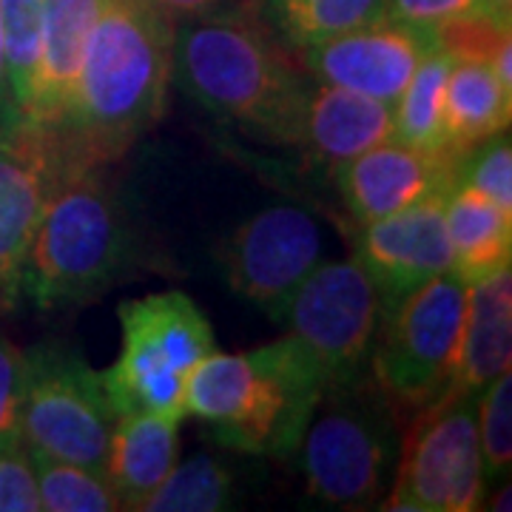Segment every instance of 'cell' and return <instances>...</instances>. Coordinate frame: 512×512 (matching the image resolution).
I'll return each instance as SVG.
<instances>
[{"instance_id": "1", "label": "cell", "mask_w": 512, "mask_h": 512, "mask_svg": "<svg viewBox=\"0 0 512 512\" xmlns=\"http://www.w3.org/2000/svg\"><path fill=\"white\" fill-rule=\"evenodd\" d=\"M174 83V20L151 0H100L60 140L74 168L120 160L163 120Z\"/></svg>"}, {"instance_id": "2", "label": "cell", "mask_w": 512, "mask_h": 512, "mask_svg": "<svg viewBox=\"0 0 512 512\" xmlns=\"http://www.w3.org/2000/svg\"><path fill=\"white\" fill-rule=\"evenodd\" d=\"M174 80L202 109L274 146H299L311 83L291 49L242 9L174 23Z\"/></svg>"}, {"instance_id": "3", "label": "cell", "mask_w": 512, "mask_h": 512, "mask_svg": "<svg viewBox=\"0 0 512 512\" xmlns=\"http://www.w3.org/2000/svg\"><path fill=\"white\" fill-rule=\"evenodd\" d=\"M322 393L311 353L285 333L245 353L205 356L188 373L183 404L185 416L200 419L225 450L291 461Z\"/></svg>"}, {"instance_id": "4", "label": "cell", "mask_w": 512, "mask_h": 512, "mask_svg": "<svg viewBox=\"0 0 512 512\" xmlns=\"http://www.w3.org/2000/svg\"><path fill=\"white\" fill-rule=\"evenodd\" d=\"M131 254V225L103 165L74 168L37 225L20 299L43 313L89 305L120 279Z\"/></svg>"}, {"instance_id": "5", "label": "cell", "mask_w": 512, "mask_h": 512, "mask_svg": "<svg viewBox=\"0 0 512 512\" xmlns=\"http://www.w3.org/2000/svg\"><path fill=\"white\" fill-rule=\"evenodd\" d=\"M402 450V419L365 373L328 387L299 444L308 495L330 510H382Z\"/></svg>"}, {"instance_id": "6", "label": "cell", "mask_w": 512, "mask_h": 512, "mask_svg": "<svg viewBox=\"0 0 512 512\" xmlns=\"http://www.w3.org/2000/svg\"><path fill=\"white\" fill-rule=\"evenodd\" d=\"M120 356L100 370L114 413H171L185 419L188 373L217 348L202 308L183 291L120 302Z\"/></svg>"}, {"instance_id": "7", "label": "cell", "mask_w": 512, "mask_h": 512, "mask_svg": "<svg viewBox=\"0 0 512 512\" xmlns=\"http://www.w3.org/2000/svg\"><path fill=\"white\" fill-rule=\"evenodd\" d=\"M467 285L453 271L379 313L367 373L402 416H416L450 387L461 353Z\"/></svg>"}, {"instance_id": "8", "label": "cell", "mask_w": 512, "mask_h": 512, "mask_svg": "<svg viewBox=\"0 0 512 512\" xmlns=\"http://www.w3.org/2000/svg\"><path fill=\"white\" fill-rule=\"evenodd\" d=\"M117 413L94 370L66 342L26 350L20 436L26 450L72 461L106 476V456Z\"/></svg>"}, {"instance_id": "9", "label": "cell", "mask_w": 512, "mask_h": 512, "mask_svg": "<svg viewBox=\"0 0 512 512\" xmlns=\"http://www.w3.org/2000/svg\"><path fill=\"white\" fill-rule=\"evenodd\" d=\"M476 402L473 393L444 390L413 416L382 510L473 512L481 507L487 481Z\"/></svg>"}, {"instance_id": "10", "label": "cell", "mask_w": 512, "mask_h": 512, "mask_svg": "<svg viewBox=\"0 0 512 512\" xmlns=\"http://www.w3.org/2000/svg\"><path fill=\"white\" fill-rule=\"evenodd\" d=\"M379 313L376 285L353 256L322 259L291 296L282 325L311 353L328 390L367 373Z\"/></svg>"}, {"instance_id": "11", "label": "cell", "mask_w": 512, "mask_h": 512, "mask_svg": "<svg viewBox=\"0 0 512 512\" xmlns=\"http://www.w3.org/2000/svg\"><path fill=\"white\" fill-rule=\"evenodd\" d=\"M222 279L271 322H282L291 296L322 262V231L296 205L259 211L214 248Z\"/></svg>"}, {"instance_id": "12", "label": "cell", "mask_w": 512, "mask_h": 512, "mask_svg": "<svg viewBox=\"0 0 512 512\" xmlns=\"http://www.w3.org/2000/svg\"><path fill=\"white\" fill-rule=\"evenodd\" d=\"M74 171L60 134L35 123L0 131V313L20 305L26 256L43 211Z\"/></svg>"}, {"instance_id": "13", "label": "cell", "mask_w": 512, "mask_h": 512, "mask_svg": "<svg viewBox=\"0 0 512 512\" xmlns=\"http://www.w3.org/2000/svg\"><path fill=\"white\" fill-rule=\"evenodd\" d=\"M436 52V29L382 18L302 49V60L313 80L393 106L416 69Z\"/></svg>"}, {"instance_id": "14", "label": "cell", "mask_w": 512, "mask_h": 512, "mask_svg": "<svg viewBox=\"0 0 512 512\" xmlns=\"http://www.w3.org/2000/svg\"><path fill=\"white\" fill-rule=\"evenodd\" d=\"M447 194L450 191L433 194L399 214L359 225L353 259L373 279L382 311L450 271V239L444 225Z\"/></svg>"}, {"instance_id": "15", "label": "cell", "mask_w": 512, "mask_h": 512, "mask_svg": "<svg viewBox=\"0 0 512 512\" xmlns=\"http://www.w3.org/2000/svg\"><path fill=\"white\" fill-rule=\"evenodd\" d=\"M461 160L464 157L453 151H424L387 140L336 165L330 174L353 222L370 225L433 194L450 191L458 183Z\"/></svg>"}, {"instance_id": "16", "label": "cell", "mask_w": 512, "mask_h": 512, "mask_svg": "<svg viewBox=\"0 0 512 512\" xmlns=\"http://www.w3.org/2000/svg\"><path fill=\"white\" fill-rule=\"evenodd\" d=\"M100 12V0H43V35L35 97L26 123L60 131L74 106L86 40Z\"/></svg>"}, {"instance_id": "17", "label": "cell", "mask_w": 512, "mask_h": 512, "mask_svg": "<svg viewBox=\"0 0 512 512\" xmlns=\"http://www.w3.org/2000/svg\"><path fill=\"white\" fill-rule=\"evenodd\" d=\"M393 140V106L350 89L311 83L302 143L308 160L333 171L367 148Z\"/></svg>"}, {"instance_id": "18", "label": "cell", "mask_w": 512, "mask_h": 512, "mask_svg": "<svg viewBox=\"0 0 512 512\" xmlns=\"http://www.w3.org/2000/svg\"><path fill=\"white\" fill-rule=\"evenodd\" d=\"M180 424L171 413H120L114 421L106 456V481L120 510L143 507L163 478L180 461Z\"/></svg>"}, {"instance_id": "19", "label": "cell", "mask_w": 512, "mask_h": 512, "mask_svg": "<svg viewBox=\"0 0 512 512\" xmlns=\"http://www.w3.org/2000/svg\"><path fill=\"white\" fill-rule=\"evenodd\" d=\"M512 359V274L487 276L467 285V311L461 330L456 376L447 390L478 396Z\"/></svg>"}, {"instance_id": "20", "label": "cell", "mask_w": 512, "mask_h": 512, "mask_svg": "<svg viewBox=\"0 0 512 512\" xmlns=\"http://www.w3.org/2000/svg\"><path fill=\"white\" fill-rule=\"evenodd\" d=\"M450 271L473 285L507 271L512 262V214L458 180L444 200Z\"/></svg>"}, {"instance_id": "21", "label": "cell", "mask_w": 512, "mask_h": 512, "mask_svg": "<svg viewBox=\"0 0 512 512\" xmlns=\"http://www.w3.org/2000/svg\"><path fill=\"white\" fill-rule=\"evenodd\" d=\"M512 120V92H507L487 63L450 66L444 86V128L447 146L464 157L478 143L507 131Z\"/></svg>"}, {"instance_id": "22", "label": "cell", "mask_w": 512, "mask_h": 512, "mask_svg": "<svg viewBox=\"0 0 512 512\" xmlns=\"http://www.w3.org/2000/svg\"><path fill=\"white\" fill-rule=\"evenodd\" d=\"M384 0H265L262 20L288 49H308L382 20Z\"/></svg>"}, {"instance_id": "23", "label": "cell", "mask_w": 512, "mask_h": 512, "mask_svg": "<svg viewBox=\"0 0 512 512\" xmlns=\"http://www.w3.org/2000/svg\"><path fill=\"white\" fill-rule=\"evenodd\" d=\"M450 66L453 60L436 52L416 69L393 103V140L424 151H450L444 128V86Z\"/></svg>"}, {"instance_id": "24", "label": "cell", "mask_w": 512, "mask_h": 512, "mask_svg": "<svg viewBox=\"0 0 512 512\" xmlns=\"http://www.w3.org/2000/svg\"><path fill=\"white\" fill-rule=\"evenodd\" d=\"M234 470L211 453L177 461L163 484L143 501L140 512H222L234 510Z\"/></svg>"}, {"instance_id": "25", "label": "cell", "mask_w": 512, "mask_h": 512, "mask_svg": "<svg viewBox=\"0 0 512 512\" xmlns=\"http://www.w3.org/2000/svg\"><path fill=\"white\" fill-rule=\"evenodd\" d=\"M40 512H111L120 501L103 473L29 450Z\"/></svg>"}, {"instance_id": "26", "label": "cell", "mask_w": 512, "mask_h": 512, "mask_svg": "<svg viewBox=\"0 0 512 512\" xmlns=\"http://www.w3.org/2000/svg\"><path fill=\"white\" fill-rule=\"evenodd\" d=\"M0 29H3V55H6L12 100L20 123H26L35 97L37 63H40L43 0H0Z\"/></svg>"}, {"instance_id": "27", "label": "cell", "mask_w": 512, "mask_h": 512, "mask_svg": "<svg viewBox=\"0 0 512 512\" xmlns=\"http://www.w3.org/2000/svg\"><path fill=\"white\" fill-rule=\"evenodd\" d=\"M478 444H481V464L484 481L510 478L512 461V379L510 370L495 376L478 393L476 402Z\"/></svg>"}, {"instance_id": "28", "label": "cell", "mask_w": 512, "mask_h": 512, "mask_svg": "<svg viewBox=\"0 0 512 512\" xmlns=\"http://www.w3.org/2000/svg\"><path fill=\"white\" fill-rule=\"evenodd\" d=\"M439 52L456 63H493L504 43L512 40V20L498 18L493 12L481 9L464 18L447 20L436 26Z\"/></svg>"}, {"instance_id": "29", "label": "cell", "mask_w": 512, "mask_h": 512, "mask_svg": "<svg viewBox=\"0 0 512 512\" xmlns=\"http://www.w3.org/2000/svg\"><path fill=\"white\" fill-rule=\"evenodd\" d=\"M458 180L476 188L501 211L512 214V143L510 134L501 131L490 140L478 143L464 154L458 165Z\"/></svg>"}, {"instance_id": "30", "label": "cell", "mask_w": 512, "mask_h": 512, "mask_svg": "<svg viewBox=\"0 0 512 512\" xmlns=\"http://www.w3.org/2000/svg\"><path fill=\"white\" fill-rule=\"evenodd\" d=\"M26 384V350L0 333V444H23L20 407Z\"/></svg>"}, {"instance_id": "31", "label": "cell", "mask_w": 512, "mask_h": 512, "mask_svg": "<svg viewBox=\"0 0 512 512\" xmlns=\"http://www.w3.org/2000/svg\"><path fill=\"white\" fill-rule=\"evenodd\" d=\"M0 512H40L26 444H0Z\"/></svg>"}, {"instance_id": "32", "label": "cell", "mask_w": 512, "mask_h": 512, "mask_svg": "<svg viewBox=\"0 0 512 512\" xmlns=\"http://www.w3.org/2000/svg\"><path fill=\"white\" fill-rule=\"evenodd\" d=\"M484 9V0H384V20H396L407 26L436 29L447 20L464 18Z\"/></svg>"}, {"instance_id": "33", "label": "cell", "mask_w": 512, "mask_h": 512, "mask_svg": "<svg viewBox=\"0 0 512 512\" xmlns=\"http://www.w3.org/2000/svg\"><path fill=\"white\" fill-rule=\"evenodd\" d=\"M163 15L174 20V23H183V20L205 18V15H217L225 9H234L237 0H151Z\"/></svg>"}, {"instance_id": "34", "label": "cell", "mask_w": 512, "mask_h": 512, "mask_svg": "<svg viewBox=\"0 0 512 512\" xmlns=\"http://www.w3.org/2000/svg\"><path fill=\"white\" fill-rule=\"evenodd\" d=\"M20 123L12 89H9V72H6V55H3V29H0V131Z\"/></svg>"}, {"instance_id": "35", "label": "cell", "mask_w": 512, "mask_h": 512, "mask_svg": "<svg viewBox=\"0 0 512 512\" xmlns=\"http://www.w3.org/2000/svg\"><path fill=\"white\" fill-rule=\"evenodd\" d=\"M490 69H493L495 80H498L507 92H512V40L501 46V52L493 57Z\"/></svg>"}, {"instance_id": "36", "label": "cell", "mask_w": 512, "mask_h": 512, "mask_svg": "<svg viewBox=\"0 0 512 512\" xmlns=\"http://www.w3.org/2000/svg\"><path fill=\"white\" fill-rule=\"evenodd\" d=\"M484 9L498 15V18L512 20V0H484Z\"/></svg>"}]
</instances>
